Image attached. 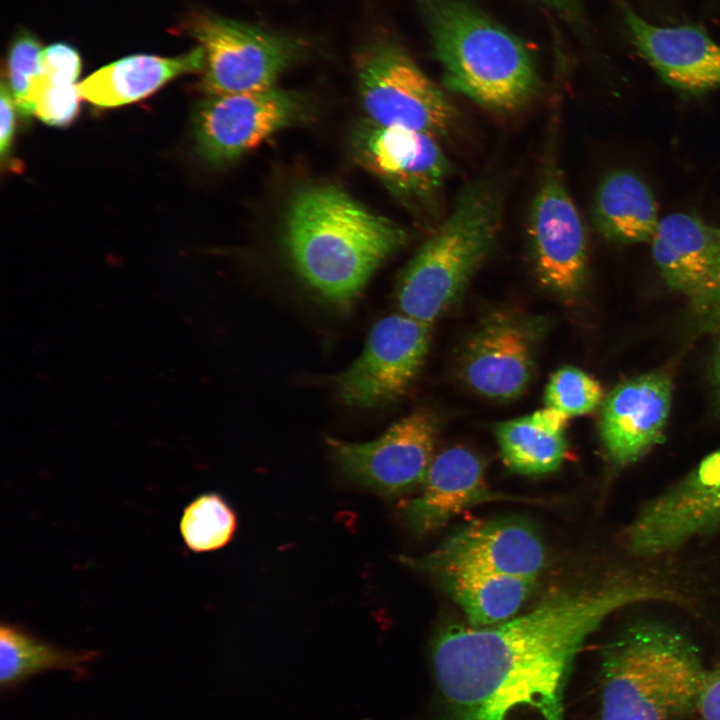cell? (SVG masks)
Masks as SVG:
<instances>
[{
	"instance_id": "1",
	"label": "cell",
	"mask_w": 720,
	"mask_h": 720,
	"mask_svg": "<svg viewBox=\"0 0 720 720\" xmlns=\"http://www.w3.org/2000/svg\"><path fill=\"white\" fill-rule=\"evenodd\" d=\"M646 579L568 588L501 623L442 628L432 666L445 720H565V689L589 636L612 613L654 601Z\"/></svg>"
},
{
	"instance_id": "2",
	"label": "cell",
	"mask_w": 720,
	"mask_h": 720,
	"mask_svg": "<svg viewBox=\"0 0 720 720\" xmlns=\"http://www.w3.org/2000/svg\"><path fill=\"white\" fill-rule=\"evenodd\" d=\"M406 240L398 224L329 184L298 190L283 227L284 247L295 271L322 298L341 307L354 302Z\"/></svg>"
},
{
	"instance_id": "3",
	"label": "cell",
	"mask_w": 720,
	"mask_h": 720,
	"mask_svg": "<svg viewBox=\"0 0 720 720\" xmlns=\"http://www.w3.org/2000/svg\"><path fill=\"white\" fill-rule=\"evenodd\" d=\"M709 672L680 632L654 622L630 626L602 653L600 720H691Z\"/></svg>"
},
{
	"instance_id": "4",
	"label": "cell",
	"mask_w": 720,
	"mask_h": 720,
	"mask_svg": "<svg viewBox=\"0 0 720 720\" xmlns=\"http://www.w3.org/2000/svg\"><path fill=\"white\" fill-rule=\"evenodd\" d=\"M422 8L451 90L496 112L535 98L539 74L520 39L460 0H422Z\"/></svg>"
},
{
	"instance_id": "5",
	"label": "cell",
	"mask_w": 720,
	"mask_h": 720,
	"mask_svg": "<svg viewBox=\"0 0 720 720\" xmlns=\"http://www.w3.org/2000/svg\"><path fill=\"white\" fill-rule=\"evenodd\" d=\"M496 182L478 178L458 193L445 219L403 270L396 288L402 314L432 324L461 295L500 231Z\"/></svg>"
},
{
	"instance_id": "6",
	"label": "cell",
	"mask_w": 720,
	"mask_h": 720,
	"mask_svg": "<svg viewBox=\"0 0 720 720\" xmlns=\"http://www.w3.org/2000/svg\"><path fill=\"white\" fill-rule=\"evenodd\" d=\"M362 107L369 121L446 135L456 111L442 90L394 40L377 35L364 43L354 59Z\"/></svg>"
},
{
	"instance_id": "7",
	"label": "cell",
	"mask_w": 720,
	"mask_h": 720,
	"mask_svg": "<svg viewBox=\"0 0 720 720\" xmlns=\"http://www.w3.org/2000/svg\"><path fill=\"white\" fill-rule=\"evenodd\" d=\"M183 31L204 51L200 87L208 96L275 87L309 48L301 38L211 14L193 15Z\"/></svg>"
},
{
	"instance_id": "8",
	"label": "cell",
	"mask_w": 720,
	"mask_h": 720,
	"mask_svg": "<svg viewBox=\"0 0 720 720\" xmlns=\"http://www.w3.org/2000/svg\"><path fill=\"white\" fill-rule=\"evenodd\" d=\"M309 114L304 97L275 87L210 95L197 106L193 126L199 153L215 164L232 162Z\"/></svg>"
},
{
	"instance_id": "9",
	"label": "cell",
	"mask_w": 720,
	"mask_h": 720,
	"mask_svg": "<svg viewBox=\"0 0 720 720\" xmlns=\"http://www.w3.org/2000/svg\"><path fill=\"white\" fill-rule=\"evenodd\" d=\"M720 527V448L671 488L649 500L624 533L639 557L674 551Z\"/></svg>"
},
{
	"instance_id": "10",
	"label": "cell",
	"mask_w": 720,
	"mask_h": 720,
	"mask_svg": "<svg viewBox=\"0 0 720 720\" xmlns=\"http://www.w3.org/2000/svg\"><path fill=\"white\" fill-rule=\"evenodd\" d=\"M430 327L404 314L379 320L362 353L336 377V391L343 403L375 407L400 397L421 370Z\"/></svg>"
},
{
	"instance_id": "11",
	"label": "cell",
	"mask_w": 720,
	"mask_h": 720,
	"mask_svg": "<svg viewBox=\"0 0 720 720\" xmlns=\"http://www.w3.org/2000/svg\"><path fill=\"white\" fill-rule=\"evenodd\" d=\"M526 232L542 285L562 295L577 292L587 270L586 231L553 158L532 199Z\"/></svg>"
},
{
	"instance_id": "12",
	"label": "cell",
	"mask_w": 720,
	"mask_h": 720,
	"mask_svg": "<svg viewBox=\"0 0 720 720\" xmlns=\"http://www.w3.org/2000/svg\"><path fill=\"white\" fill-rule=\"evenodd\" d=\"M437 423L422 411L391 425L379 438L352 443L328 439L331 455L353 481L384 495L421 486L434 458Z\"/></svg>"
},
{
	"instance_id": "13",
	"label": "cell",
	"mask_w": 720,
	"mask_h": 720,
	"mask_svg": "<svg viewBox=\"0 0 720 720\" xmlns=\"http://www.w3.org/2000/svg\"><path fill=\"white\" fill-rule=\"evenodd\" d=\"M408 567L428 576L450 569H471L537 578L547 551L527 523L514 519L477 520L455 530L433 551L401 557Z\"/></svg>"
},
{
	"instance_id": "14",
	"label": "cell",
	"mask_w": 720,
	"mask_h": 720,
	"mask_svg": "<svg viewBox=\"0 0 720 720\" xmlns=\"http://www.w3.org/2000/svg\"><path fill=\"white\" fill-rule=\"evenodd\" d=\"M351 144L360 164L407 201L434 199L448 174L449 162L437 137L426 132L366 120L355 128Z\"/></svg>"
},
{
	"instance_id": "15",
	"label": "cell",
	"mask_w": 720,
	"mask_h": 720,
	"mask_svg": "<svg viewBox=\"0 0 720 720\" xmlns=\"http://www.w3.org/2000/svg\"><path fill=\"white\" fill-rule=\"evenodd\" d=\"M621 11L632 44L665 84L694 97L720 89V45L706 32L654 25L624 2Z\"/></svg>"
},
{
	"instance_id": "16",
	"label": "cell",
	"mask_w": 720,
	"mask_h": 720,
	"mask_svg": "<svg viewBox=\"0 0 720 720\" xmlns=\"http://www.w3.org/2000/svg\"><path fill=\"white\" fill-rule=\"evenodd\" d=\"M671 401L672 383L663 372L631 378L608 394L602 404L599 435L613 465L636 462L662 441Z\"/></svg>"
},
{
	"instance_id": "17",
	"label": "cell",
	"mask_w": 720,
	"mask_h": 720,
	"mask_svg": "<svg viewBox=\"0 0 720 720\" xmlns=\"http://www.w3.org/2000/svg\"><path fill=\"white\" fill-rule=\"evenodd\" d=\"M533 328L504 314L486 320L464 347L460 372L465 383L493 399L518 396L534 371L537 334Z\"/></svg>"
},
{
	"instance_id": "18",
	"label": "cell",
	"mask_w": 720,
	"mask_h": 720,
	"mask_svg": "<svg viewBox=\"0 0 720 720\" xmlns=\"http://www.w3.org/2000/svg\"><path fill=\"white\" fill-rule=\"evenodd\" d=\"M506 499L513 498L488 486L482 459L468 448L453 446L434 456L420 493L403 505L401 513L408 528L422 536L472 506Z\"/></svg>"
},
{
	"instance_id": "19",
	"label": "cell",
	"mask_w": 720,
	"mask_h": 720,
	"mask_svg": "<svg viewBox=\"0 0 720 720\" xmlns=\"http://www.w3.org/2000/svg\"><path fill=\"white\" fill-rule=\"evenodd\" d=\"M652 256L668 286L691 298L712 278L720 252V227L677 212L660 219Z\"/></svg>"
},
{
	"instance_id": "20",
	"label": "cell",
	"mask_w": 720,
	"mask_h": 720,
	"mask_svg": "<svg viewBox=\"0 0 720 720\" xmlns=\"http://www.w3.org/2000/svg\"><path fill=\"white\" fill-rule=\"evenodd\" d=\"M199 46L176 57L132 55L112 62L78 85L81 98L98 107H116L138 101L183 74L203 70Z\"/></svg>"
},
{
	"instance_id": "21",
	"label": "cell",
	"mask_w": 720,
	"mask_h": 720,
	"mask_svg": "<svg viewBox=\"0 0 720 720\" xmlns=\"http://www.w3.org/2000/svg\"><path fill=\"white\" fill-rule=\"evenodd\" d=\"M592 219L597 232L620 244L651 242L659 221L654 195L645 181L629 170H615L600 181Z\"/></svg>"
},
{
	"instance_id": "22",
	"label": "cell",
	"mask_w": 720,
	"mask_h": 720,
	"mask_svg": "<svg viewBox=\"0 0 720 720\" xmlns=\"http://www.w3.org/2000/svg\"><path fill=\"white\" fill-rule=\"evenodd\" d=\"M462 609L468 625L492 626L514 617L532 593L537 578L471 569L431 575Z\"/></svg>"
},
{
	"instance_id": "23",
	"label": "cell",
	"mask_w": 720,
	"mask_h": 720,
	"mask_svg": "<svg viewBox=\"0 0 720 720\" xmlns=\"http://www.w3.org/2000/svg\"><path fill=\"white\" fill-rule=\"evenodd\" d=\"M97 657L94 650H68L53 645L24 627L1 623L0 684L3 690L16 687L30 677L48 670L82 673Z\"/></svg>"
},
{
	"instance_id": "24",
	"label": "cell",
	"mask_w": 720,
	"mask_h": 720,
	"mask_svg": "<svg viewBox=\"0 0 720 720\" xmlns=\"http://www.w3.org/2000/svg\"><path fill=\"white\" fill-rule=\"evenodd\" d=\"M496 437L505 465L520 474L553 472L566 457L565 433L547 428L532 414L498 424Z\"/></svg>"
},
{
	"instance_id": "25",
	"label": "cell",
	"mask_w": 720,
	"mask_h": 720,
	"mask_svg": "<svg viewBox=\"0 0 720 720\" xmlns=\"http://www.w3.org/2000/svg\"><path fill=\"white\" fill-rule=\"evenodd\" d=\"M237 526L234 511L216 493L196 497L183 510L179 529L186 547L195 552L214 551L232 539Z\"/></svg>"
},
{
	"instance_id": "26",
	"label": "cell",
	"mask_w": 720,
	"mask_h": 720,
	"mask_svg": "<svg viewBox=\"0 0 720 720\" xmlns=\"http://www.w3.org/2000/svg\"><path fill=\"white\" fill-rule=\"evenodd\" d=\"M44 49L30 33H21L13 40L7 56V88L20 113H34L31 97L43 73Z\"/></svg>"
},
{
	"instance_id": "27",
	"label": "cell",
	"mask_w": 720,
	"mask_h": 720,
	"mask_svg": "<svg viewBox=\"0 0 720 720\" xmlns=\"http://www.w3.org/2000/svg\"><path fill=\"white\" fill-rule=\"evenodd\" d=\"M603 399L604 393L599 382L572 366L554 372L545 389L546 405L570 417L594 411Z\"/></svg>"
},
{
	"instance_id": "28",
	"label": "cell",
	"mask_w": 720,
	"mask_h": 720,
	"mask_svg": "<svg viewBox=\"0 0 720 720\" xmlns=\"http://www.w3.org/2000/svg\"><path fill=\"white\" fill-rule=\"evenodd\" d=\"M78 85L48 78L43 73L32 92L34 114L46 124L69 125L80 109Z\"/></svg>"
},
{
	"instance_id": "29",
	"label": "cell",
	"mask_w": 720,
	"mask_h": 720,
	"mask_svg": "<svg viewBox=\"0 0 720 720\" xmlns=\"http://www.w3.org/2000/svg\"><path fill=\"white\" fill-rule=\"evenodd\" d=\"M80 71L81 57L72 46L55 43L44 49L43 74L47 77L75 84Z\"/></svg>"
},
{
	"instance_id": "30",
	"label": "cell",
	"mask_w": 720,
	"mask_h": 720,
	"mask_svg": "<svg viewBox=\"0 0 720 720\" xmlns=\"http://www.w3.org/2000/svg\"><path fill=\"white\" fill-rule=\"evenodd\" d=\"M692 301L700 323L705 328L720 330V252L712 278Z\"/></svg>"
},
{
	"instance_id": "31",
	"label": "cell",
	"mask_w": 720,
	"mask_h": 720,
	"mask_svg": "<svg viewBox=\"0 0 720 720\" xmlns=\"http://www.w3.org/2000/svg\"><path fill=\"white\" fill-rule=\"evenodd\" d=\"M696 720H720V671H710L698 702Z\"/></svg>"
},
{
	"instance_id": "32",
	"label": "cell",
	"mask_w": 720,
	"mask_h": 720,
	"mask_svg": "<svg viewBox=\"0 0 720 720\" xmlns=\"http://www.w3.org/2000/svg\"><path fill=\"white\" fill-rule=\"evenodd\" d=\"M13 98L5 84H1V133L0 152L4 157L9 153L15 132V111Z\"/></svg>"
},
{
	"instance_id": "33",
	"label": "cell",
	"mask_w": 720,
	"mask_h": 720,
	"mask_svg": "<svg viewBox=\"0 0 720 720\" xmlns=\"http://www.w3.org/2000/svg\"><path fill=\"white\" fill-rule=\"evenodd\" d=\"M568 20L577 21L581 18V0H541Z\"/></svg>"
},
{
	"instance_id": "34",
	"label": "cell",
	"mask_w": 720,
	"mask_h": 720,
	"mask_svg": "<svg viewBox=\"0 0 720 720\" xmlns=\"http://www.w3.org/2000/svg\"><path fill=\"white\" fill-rule=\"evenodd\" d=\"M720 331V330H719ZM713 386L716 396V402L720 409V337L717 342L712 368Z\"/></svg>"
}]
</instances>
